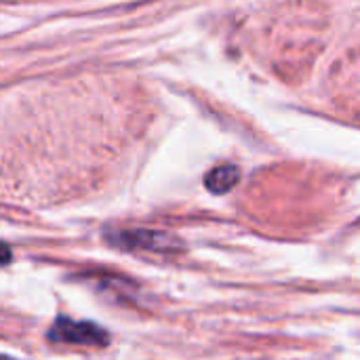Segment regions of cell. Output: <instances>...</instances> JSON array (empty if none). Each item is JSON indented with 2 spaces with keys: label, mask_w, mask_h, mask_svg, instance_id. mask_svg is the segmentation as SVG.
<instances>
[{
  "label": "cell",
  "mask_w": 360,
  "mask_h": 360,
  "mask_svg": "<svg viewBox=\"0 0 360 360\" xmlns=\"http://www.w3.org/2000/svg\"><path fill=\"white\" fill-rule=\"evenodd\" d=\"M53 344H74V346H95L103 348L110 344V333L91 321H72L68 316H59L46 333Z\"/></svg>",
  "instance_id": "1"
},
{
  "label": "cell",
  "mask_w": 360,
  "mask_h": 360,
  "mask_svg": "<svg viewBox=\"0 0 360 360\" xmlns=\"http://www.w3.org/2000/svg\"><path fill=\"white\" fill-rule=\"evenodd\" d=\"M114 245L127 247V249H146L154 253H167L177 249V240L165 232H152V230H124L116 232Z\"/></svg>",
  "instance_id": "2"
},
{
  "label": "cell",
  "mask_w": 360,
  "mask_h": 360,
  "mask_svg": "<svg viewBox=\"0 0 360 360\" xmlns=\"http://www.w3.org/2000/svg\"><path fill=\"white\" fill-rule=\"evenodd\" d=\"M238 181H240V169L234 165H221L207 175L205 186L213 194H228Z\"/></svg>",
  "instance_id": "3"
},
{
  "label": "cell",
  "mask_w": 360,
  "mask_h": 360,
  "mask_svg": "<svg viewBox=\"0 0 360 360\" xmlns=\"http://www.w3.org/2000/svg\"><path fill=\"white\" fill-rule=\"evenodd\" d=\"M2 360H13L11 356H2Z\"/></svg>",
  "instance_id": "4"
}]
</instances>
